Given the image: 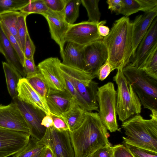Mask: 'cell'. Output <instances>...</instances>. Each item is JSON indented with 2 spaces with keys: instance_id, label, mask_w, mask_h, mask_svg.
Masks as SVG:
<instances>
[{
  "instance_id": "cell-1",
  "label": "cell",
  "mask_w": 157,
  "mask_h": 157,
  "mask_svg": "<svg viewBox=\"0 0 157 157\" xmlns=\"http://www.w3.org/2000/svg\"><path fill=\"white\" fill-rule=\"evenodd\" d=\"M70 135L75 157H87L98 149L111 145L108 130L97 112L87 111L82 125L70 132Z\"/></svg>"
},
{
  "instance_id": "cell-2",
  "label": "cell",
  "mask_w": 157,
  "mask_h": 157,
  "mask_svg": "<svg viewBox=\"0 0 157 157\" xmlns=\"http://www.w3.org/2000/svg\"><path fill=\"white\" fill-rule=\"evenodd\" d=\"M132 27L129 17H122L115 21L109 34L103 37L108 52L107 60L112 71L128 65L133 56Z\"/></svg>"
},
{
  "instance_id": "cell-3",
  "label": "cell",
  "mask_w": 157,
  "mask_h": 157,
  "mask_svg": "<svg viewBox=\"0 0 157 157\" xmlns=\"http://www.w3.org/2000/svg\"><path fill=\"white\" fill-rule=\"evenodd\" d=\"M150 116L146 119L136 115L122 122L126 135L122 137L123 142L157 153V116Z\"/></svg>"
},
{
  "instance_id": "cell-4",
  "label": "cell",
  "mask_w": 157,
  "mask_h": 157,
  "mask_svg": "<svg viewBox=\"0 0 157 157\" xmlns=\"http://www.w3.org/2000/svg\"><path fill=\"white\" fill-rule=\"evenodd\" d=\"M123 73L131 84L144 109L157 116V80L147 75L141 69L128 64Z\"/></svg>"
},
{
  "instance_id": "cell-5",
  "label": "cell",
  "mask_w": 157,
  "mask_h": 157,
  "mask_svg": "<svg viewBox=\"0 0 157 157\" xmlns=\"http://www.w3.org/2000/svg\"><path fill=\"white\" fill-rule=\"evenodd\" d=\"M123 67L117 69L113 80L117 86L116 112L122 122L140 113L141 104L136 93L123 72Z\"/></svg>"
},
{
  "instance_id": "cell-6",
  "label": "cell",
  "mask_w": 157,
  "mask_h": 157,
  "mask_svg": "<svg viewBox=\"0 0 157 157\" xmlns=\"http://www.w3.org/2000/svg\"><path fill=\"white\" fill-rule=\"evenodd\" d=\"M59 68L86 102L90 111H98L97 100L98 83L93 80L95 78L84 70L66 65L61 62Z\"/></svg>"
},
{
  "instance_id": "cell-7",
  "label": "cell",
  "mask_w": 157,
  "mask_h": 157,
  "mask_svg": "<svg viewBox=\"0 0 157 157\" xmlns=\"http://www.w3.org/2000/svg\"><path fill=\"white\" fill-rule=\"evenodd\" d=\"M116 94L114 83L111 82L98 88V113L102 122L111 132L119 130L117 119Z\"/></svg>"
},
{
  "instance_id": "cell-8",
  "label": "cell",
  "mask_w": 157,
  "mask_h": 157,
  "mask_svg": "<svg viewBox=\"0 0 157 157\" xmlns=\"http://www.w3.org/2000/svg\"><path fill=\"white\" fill-rule=\"evenodd\" d=\"M39 142L49 147L55 157H75L69 131H59L53 126L46 128L44 136Z\"/></svg>"
},
{
  "instance_id": "cell-9",
  "label": "cell",
  "mask_w": 157,
  "mask_h": 157,
  "mask_svg": "<svg viewBox=\"0 0 157 157\" xmlns=\"http://www.w3.org/2000/svg\"><path fill=\"white\" fill-rule=\"evenodd\" d=\"M99 22L94 23L83 21L71 25L65 36V42H72L84 46L102 40L103 37L99 35L98 32Z\"/></svg>"
},
{
  "instance_id": "cell-10",
  "label": "cell",
  "mask_w": 157,
  "mask_h": 157,
  "mask_svg": "<svg viewBox=\"0 0 157 157\" xmlns=\"http://www.w3.org/2000/svg\"><path fill=\"white\" fill-rule=\"evenodd\" d=\"M21 111L30 130V137L39 140L44 136L46 128L41 125L46 115L42 110L25 103L17 97L13 99Z\"/></svg>"
},
{
  "instance_id": "cell-11",
  "label": "cell",
  "mask_w": 157,
  "mask_h": 157,
  "mask_svg": "<svg viewBox=\"0 0 157 157\" xmlns=\"http://www.w3.org/2000/svg\"><path fill=\"white\" fill-rule=\"evenodd\" d=\"M84 71L97 77L101 67L108 59V52L103 39L84 47L83 52Z\"/></svg>"
},
{
  "instance_id": "cell-12",
  "label": "cell",
  "mask_w": 157,
  "mask_h": 157,
  "mask_svg": "<svg viewBox=\"0 0 157 157\" xmlns=\"http://www.w3.org/2000/svg\"><path fill=\"white\" fill-rule=\"evenodd\" d=\"M29 134L0 128V157L13 155L28 144Z\"/></svg>"
},
{
  "instance_id": "cell-13",
  "label": "cell",
  "mask_w": 157,
  "mask_h": 157,
  "mask_svg": "<svg viewBox=\"0 0 157 157\" xmlns=\"http://www.w3.org/2000/svg\"><path fill=\"white\" fill-rule=\"evenodd\" d=\"M0 128L30 135L27 123L13 101L7 105L0 104Z\"/></svg>"
},
{
  "instance_id": "cell-14",
  "label": "cell",
  "mask_w": 157,
  "mask_h": 157,
  "mask_svg": "<svg viewBox=\"0 0 157 157\" xmlns=\"http://www.w3.org/2000/svg\"><path fill=\"white\" fill-rule=\"evenodd\" d=\"M157 47V17L153 21L136 51L132 62V66L141 68L146 60Z\"/></svg>"
},
{
  "instance_id": "cell-15",
  "label": "cell",
  "mask_w": 157,
  "mask_h": 157,
  "mask_svg": "<svg viewBox=\"0 0 157 157\" xmlns=\"http://www.w3.org/2000/svg\"><path fill=\"white\" fill-rule=\"evenodd\" d=\"M41 15L45 18L48 22L51 38L59 46L62 57L66 43L65 36L71 25L65 20L63 11L56 12L49 9Z\"/></svg>"
},
{
  "instance_id": "cell-16",
  "label": "cell",
  "mask_w": 157,
  "mask_h": 157,
  "mask_svg": "<svg viewBox=\"0 0 157 157\" xmlns=\"http://www.w3.org/2000/svg\"><path fill=\"white\" fill-rule=\"evenodd\" d=\"M61 62L58 58L49 57L39 63L37 67L50 88L63 90L65 87L64 79L59 68Z\"/></svg>"
},
{
  "instance_id": "cell-17",
  "label": "cell",
  "mask_w": 157,
  "mask_h": 157,
  "mask_svg": "<svg viewBox=\"0 0 157 157\" xmlns=\"http://www.w3.org/2000/svg\"><path fill=\"white\" fill-rule=\"evenodd\" d=\"M47 105L50 114L61 116L69 110L75 103L66 89L63 90L48 89L46 97Z\"/></svg>"
},
{
  "instance_id": "cell-18",
  "label": "cell",
  "mask_w": 157,
  "mask_h": 157,
  "mask_svg": "<svg viewBox=\"0 0 157 157\" xmlns=\"http://www.w3.org/2000/svg\"><path fill=\"white\" fill-rule=\"evenodd\" d=\"M157 16V6L150 11L137 16L132 22L133 57L141 41Z\"/></svg>"
},
{
  "instance_id": "cell-19",
  "label": "cell",
  "mask_w": 157,
  "mask_h": 157,
  "mask_svg": "<svg viewBox=\"0 0 157 157\" xmlns=\"http://www.w3.org/2000/svg\"><path fill=\"white\" fill-rule=\"evenodd\" d=\"M17 90V97L19 100L40 109L46 115H50L46 102L33 88L25 78L20 80Z\"/></svg>"
},
{
  "instance_id": "cell-20",
  "label": "cell",
  "mask_w": 157,
  "mask_h": 157,
  "mask_svg": "<svg viewBox=\"0 0 157 157\" xmlns=\"http://www.w3.org/2000/svg\"><path fill=\"white\" fill-rule=\"evenodd\" d=\"M0 52L7 63L16 70L23 78H25L23 64L15 50L4 33L0 23Z\"/></svg>"
},
{
  "instance_id": "cell-21",
  "label": "cell",
  "mask_w": 157,
  "mask_h": 157,
  "mask_svg": "<svg viewBox=\"0 0 157 157\" xmlns=\"http://www.w3.org/2000/svg\"><path fill=\"white\" fill-rule=\"evenodd\" d=\"M61 57L63 64L84 71L85 64L83 58L84 47L75 43L67 42Z\"/></svg>"
},
{
  "instance_id": "cell-22",
  "label": "cell",
  "mask_w": 157,
  "mask_h": 157,
  "mask_svg": "<svg viewBox=\"0 0 157 157\" xmlns=\"http://www.w3.org/2000/svg\"><path fill=\"white\" fill-rule=\"evenodd\" d=\"M86 112L75 103L69 110L62 115L67 123L70 132L75 131L81 126Z\"/></svg>"
},
{
  "instance_id": "cell-23",
  "label": "cell",
  "mask_w": 157,
  "mask_h": 157,
  "mask_svg": "<svg viewBox=\"0 0 157 157\" xmlns=\"http://www.w3.org/2000/svg\"><path fill=\"white\" fill-rule=\"evenodd\" d=\"M2 65L7 90L12 99H13L17 97L18 84L20 80L23 77L7 63L2 62Z\"/></svg>"
},
{
  "instance_id": "cell-24",
  "label": "cell",
  "mask_w": 157,
  "mask_h": 157,
  "mask_svg": "<svg viewBox=\"0 0 157 157\" xmlns=\"http://www.w3.org/2000/svg\"><path fill=\"white\" fill-rule=\"evenodd\" d=\"M45 147L39 140L30 137L27 145L13 157H42Z\"/></svg>"
},
{
  "instance_id": "cell-25",
  "label": "cell",
  "mask_w": 157,
  "mask_h": 157,
  "mask_svg": "<svg viewBox=\"0 0 157 157\" xmlns=\"http://www.w3.org/2000/svg\"><path fill=\"white\" fill-rule=\"evenodd\" d=\"M25 78L33 88L46 102V97L49 87L39 70L34 74L26 76Z\"/></svg>"
},
{
  "instance_id": "cell-26",
  "label": "cell",
  "mask_w": 157,
  "mask_h": 157,
  "mask_svg": "<svg viewBox=\"0 0 157 157\" xmlns=\"http://www.w3.org/2000/svg\"><path fill=\"white\" fill-rule=\"evenodd\" d=\"M21 13L19 11H10L0 14V21L4 24L16 38L20 46L17 31V23L18 17Z\"/></svg>"
},
{
  "instance_id": "cell-27",
  "label": "cell",
  "mask_w": 157,
  "mask_h": 157,
  "mask_svg": "<svg viewBox=\"0 0 157 157\" xmlns=\"http://www.w3.org/2000/svg\"><path fill=\"white\" fill-rule=\"evenodd\" d=\"M81 0H67L63 10L64 19L70 25L74 24L79 15Z\"/></svg>"
},
{
  "instance_id": "cell-28",
  "label": "cell",
  "mask_w": 157,
  "mask_h": 157,
  "mask_svg": "<svg viewBox=\"0 0 157 157\" xmlns=\"http://www.w3.org/2000/svg\"><path fill=\"white\" fill-rule=\"evenodd\" d=\"M99 1V0H81V3L87 12L88 17L87 21L94 23L100 21L101 13L98 7Z\"/></svg>"
},
{
  "instance_id": "cell-29",
  "label": "cell",
  "mask_w": 157,
  "mask_h": 157,
  "mask_svg": "<svg viewBox=\"0 0 157 157\" xmlns=\"http://www.w3.org/2000/svg\"><path fill=\"white\" fill-rule=\"evenodd\" d=\"M141 69L147 75L157 80V47L149 56Z\"/></svg>"
},
{
  "instance_id": "cell-30",
  "label": "cell",
  "mask_w": 157,
  "mask_h": 157,
  "mask_svg": "<svg viewBox=\"0 0 157 157\" xmlns=\"http://www.w3.org/2000/svg\"><path fill=\"white\" fill-rule=\"evenodd\" d=\"M48 10L44 0H31L19 11L28 15L32 13L41 14Z\"/></svg>"
},
{
  "instance_id": "cell-31",
  "label": "cell",
  "mask_w": 157,
  "mask_h": 157,
  "mask_svg": "<svg viewBox=\"0 0 157 157\" xmlns=\"http://www.w3.org/2000/svg\"><path fill=\"white\" fill-rule=\"evenodd\" d=\"M61 72L64 79L65 89L67 90L73 98L75 103L84 110L90 112L87 104L77 91L72 83L66 76L61 71Z\"/></svg>"
},
{
  "instance_id": "cell-32",
  "label": "cell",
  "mask_w": 157,
  "mask_h": 157,
  "mask_svg": "<svg viewBox=\"0 0 157 157\" xmlns=\"http://www.w3.org/2000/svg\"><path fill=\"white\" fill-rule=\"evenodd\" d=\"M28 15L26 13L21 12L18 17L17 23L18 36L23 53L26 36L28 31L26 23V18Z\"/></svg>"
},
{
  "instance_id": "cell-33",
  "label": "cell",
  "mask_w": 157,
  "mask_h": 157,
  "mask_svg": "<svg viewBox=\"0 0 157 157\" xmlns=\"http://www.w3.org/2000/svg\"><path fill=\"white\" fill-rule=\"evenodd\" d=\"M27 0H0V14L10 11H20L29 2Z\"/></svg>"
},
{
  "instance_id": "cell-34",
  "label": "cell",
  "mask_w": 157,
  "mask_h": 157,
  "mask_svg": "<svg viewBox=\"0 0 157 157\" xmlns=\"http://www.w3.org/2000/svg\"><path fill=\"white\" fill-rule=\"evenodd\" d=\"M121 7L118 14H122L128 17L140 11V4L137 0H122Z\"/></svg>"
},
{
  "instance_id": "cell-35",
  "label": "cell",
  "mask_w": 157,
  "mask_h": 157,
  "mask_svg": "<svg viewBox=\"0 0 157 157\" xmlns=\"http://www.w3.org/2000/svg\"><path fill=\"white\" fill-rule=\"evenodd\" d=\"M0 23L4 33L16 52L23 65L25 58L20 44L16 38L10 33L4 24L0 21Z\"/></svg>"
},
{
  "instance_id": "cell-36",
  "label": "cell",
  "mask_w": 157,
  "mask_h": 157,
  "mask_svg": "<svg viewBox=\"0 0 157 157\" xmlns=\"http://www.w3.org/2000/svg\"><path fill=\"white\" fill-rule=\"evenodd\" d=\"M124 143L134 157H157V153Z\"/></svg>"
},
{
  "instance_id": "cell-37",
  "label": "cell",
  "mask_w": 157,
  "mask_h": 157,
  "mask_svg": "<svg viewBox=\"0 0 157 157\" xmlns=\"http://www.w3.org/2000/svg\"><path fill=\"white\" fill-rule=\"evenodd\" d=\"M36 47L30 38L28 31L26 36L24 51L25 58L30 59L34 58Z\"/></svg>"
},
{
  "instance_id": "cell-38",
  "label": "cell",
  "mask_w": 157,
  "mask_h": 157,
  "mask_svg": "<svg viewBox=\"0 0 157 157\" xmlns=\"http://www.w3.org/2000/svg\"><path fill=\"white\" fill-rule=\"evenodd\" d=\"M53 122V127L59 131H69V128L65 118L62 116L50 114Z\"/></svg>"
},
{
  "instance_id": "cell-39",
  "label": "cell",
  "mask_w": 157,
  "mask_h": 157,
  "mask_svg": "<svg viewBox=\"0 0 157 157\" xmlns=\"http://www.w3.org/2000/svg\"><path fill=\"white\" fill-rule=\"evenodd\" d=\"M67 0H44L49 10L60 12L64 10Z\"/></svg>"
},
{
  "instance_id": "cell-40",
  "label": "cell",
  "mask_w": 157,
  "mask_h": 157,
  "mask_svg": "<svg viewBox=\"0 0 157 157\" xmlns=\"http://www.w3.org/2000/svg\"><path fill=\"white\" fill-rule=\"evenodd\" d=\"M115 145H107L101 147L94 152L91 157H114Z\"/></svg>"
},
{
  "instance_id": "cell-41",
  "label": "cell",
  "mask_w": 157,
  "mask_h": 157,
  "mask_svg": "<svg viewBox=\"0 0 157 157\" xmlns=\"http://www.w3.org/2000/svg\"><path fill=\"white\" fill-rule=\"evenodd\" d=\"M112 71V68L108 61L106 60L99 68L97 75L99 79L104 80Z\"/></svg>"
},
{
  "instance_id": "cell-42",
  "label": "cell",
  "mask_w": 157,
  "mask_h": 157,
  "mask_svg": "<svg viewBox=\"0 0 157 157\" xmlns=\"http://www.w3.org/2000/svg\"><path fill=\"white\" fill-rule=\"evenodd\" d=\"M115 146L114 157H134L124 143L115 145Z\"/></svg>"
},
{
  "instance_id": "cell-43",
  "label": "cell",
  "mask_w": 157,
  "mask_h": 157,
  "mask_svg": "<svg viewBox=\"0 0 157 157\" xmlns=\"http://www.w3.org/2000/svg\"><path fill=\"white\" fill-rule=\"evenodd\" d=\"M23 67L26 76L34 74L38 71L37 67L35 65L34 58H25Z\"/></svg>"
},
{
  "instance_id": "cell-44",
  "label": "cell",
  "mask_w": 157,
  "mask_h": 157,
  "mask_svg": "<svg viewBox=\"0 0 157 157\" xmlns=\"http://www.w3.org/2000/svg\"><path fill=\"white\" fill-rule=\"evenodd\" d=\"M140 7V11L145 12L152 10L157 6V0H137Z\"/></svg>"
},
{
  "instance_id": "cell-45",
  "label": "cell",
  "mask_w": 157,
  "mask_h": 157,
  "mask_svg": "<svg viewBox=\"0 0 157 157\" xmlns=\"http://www.w3.org/2000/svg\"><path fill=\"white\" fill-rule=\"evenodd\" d=\"M106 2L111 12H114L118 15L122 6V0H108Z\"/></svg>"
},
{
  "instance_id": "cell-46",
  "label": "cell",
  "mask_w": 157,
  "mask_h": 157,
  "mask_svg": "<svg viewBox=\"0 0 157 157\" xmlns=\"http://www.w3.org/2000/svg\"><path fill=\"white\" fill-rule=\"evenodd\" d=\"M106 22V21H100L98 27L99 34L103 37L107 36L109 33L110 31L109 27L104 25Z\"/></svg>"
},
{
  "instance_id": "cell-47",
  "label": "cell",
  "mask_w": 157,
  "mask_h": 157,
  "mask_svg": "<svg viewBox=\"0 0 157 157\" xmlns=\"http://www.w3.org/2000/svg\"><path fill=\"white\" fill-rule=\"evenodd\" d=\"M41 124L46 128L53 126V120L50 115H46L43 118Z\"/></svg>"
},
{
  "instance_id": "cell-48",
  "label": "cell",
  "mask_w": 157,
  "mask_h": 157,
  "mask_svg": "<svg viewBox=\"0 0 157 157\" xmlns=\"http://www.w3.org/2000/svg\"><path fill=\"white\" fill-rule=\"evenodd\" d=\"M42 157H55V156L52 149L48 146H46Z\"/></svg>"
},
{
  "instance_id": "cell-49",
  "label": "cell",
  "mask_w": 157,
  "mask_h": 157,
  "mask_svg": "<svg viewBox=\"0 0 157 157\" xmlns=\"http://www.w3.org/2000/svg\"><path fill=\"white\" fill-rule=\"evenodd\" d=\"M92 154L90 155L89 156L87 157H91Z\"/></svg>"
}]
</instances>
